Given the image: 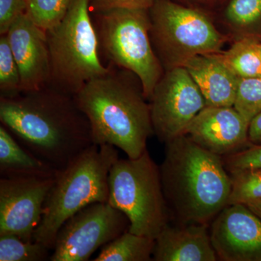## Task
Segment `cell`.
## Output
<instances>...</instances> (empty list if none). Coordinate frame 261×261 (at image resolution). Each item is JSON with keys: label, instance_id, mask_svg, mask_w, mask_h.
<instances>
[{"label": "cell", "instance_id": "obj_1", "mask_svg": "<svg viewBox=\"0 0 261 261\" xmlns=\"http://www.w3.org/2000/svg\"><path fill=\"white\" fill-rule=\"evenodd\" d=\"M0 121L23 147L58 171L94 145L88 118L74 96L51 86L0 97Z\"/></svg>", "mask_w": 261, "mask_h": 261}, {"label": "cell", "instance_id": "obj_2", "mask_svg": "<svg viewBox=\"0 0 261 261\" xmlns=\"http://www.w3.org/2000/svg\"><path fill=\"white\" fill-rule=\"evenodd\" d=\"M160 167L170 215L177 224L210 225L228 205L231 179L223 158L187 135L165 143Z\"/></svg>", "mask_w": 261, "mask_h": 261}, {"label": "cell", "instance_id": "obj_3", "mask_svg": "<svg viewBox=\"0 0 261 261\" xmlns=\"http://www.w3.org/2000/svg\"><path fill=\"white\" fill-rule=\"evenodd\" d=\"M111 69L89 81L74 96L75 102L88 118L94 145H112L130 159L147 149L154 134L150 105L141 83L132 80V72Z\"/></svg>", "mask_w": 261, "mask_h": 261}, {"label": "cell", "instance_id": "obj_4", "mask_svg": "<svg viewBox=\"0 0 261 261\" xmlns=\"http://www.w3.org/2000/svg\"><path fill=\"white\" fill-rule=\"evenodd\" d=\"M116 147L93 145L57 173L34 241L53 250L57 233L73 215L94 202H108V177L119 159Z\"/></svg>", "mask_w": 261, "mask_h": 261}, {"label": "cell", "instance_id": "obj_5", "mask_svg": "<svg viewBox=\"0 0 261 261\" xmlns=\"http://www.w3.org/2000/svg\"><path fill=\"white\" fill-rule=\"evenodd\" d=\"M90 10V0H73L61 23L47 32L51 62L49 86L72 96L111 69L99 58V37Z\"/></svg>", "mask_w": 261, "mask_h": 261}, {"label": "cell", "instance_id": "obj_6", "mask_svg": "<svg viewBox=\"0 0 261 261\" xmlns=\"http://www.w3.org/2000/svg\"><path fill=\"white\" fill-rule=\"evenodd\" d=\"M108 187V202L126 215L130 232L155 240L169 223L160 167L147 149L137 159L117 160Z\"/></svg>", "mask_w": 261, "mask_h": 261}, {"label": "cell", "instance_id": "obj_7", "mask_svg": "<svg viewBox=\"0 0 261 261\" xmlns=\"http://www.w3.org/2000/svg\"><path fill=\"white\" fill-rule=\"evenodd\" d=\"M150 35L166 70L197 56L221 53L226 37L199 8L174 0H156L149 10Z\"/></svg>", "mask_w": 261, "mask_h": 261}, {"label": "cell", "instance_id": "obj_8", "mask_svg": "<svg viewBox=\"0 0 261 261\" xmlns=\"http://www.w3.org/2000/svg\"><path fill=\"white\" fill-rule=\"evenodd\" d=\"M97 14L105 54L113 64L139 79L149 100L164 72L152 47L149 10L114 9Z\"/></svg>", "mask_w": 261, "mask_h": 261}, {"label": "cell", "instance_id": "obj_9", "mask_svg": "<svg viewBox=\"0 0 261 261\" xmlns=\"http://www.w3.org/2000/svg\"><path fill=\"white\" fill-rule=\"evenodd\" d=\"M129 225L126 215L108 202L91 204L60 228L49 260H88L99 247L128 231Z\"/></svg>", "mask_w": 261, "mask_h": 261}, {"label": "cell", "instance_id": "obj_10", "mask_svg": "<svg viewBox=\"0 0 261 261\" xmlns=\"http://www.w3.org/2000/svg\"><path fill=\"white\" fill-rule=\"evenodd\" d=\"M149 101L154 134L164 144L183 135L206 107L202 92L183 66L164 72Z\"/></svg>", "mask_w": 261, "mask_h": 261}, {"label": "cell", "instance_id": "obj_11", "mask_svg": "<svg viewBox=\"0 0 261 261\" xmlns=\"http://www.w3.org/2000/svg\"><path fill=\"white\" fill-rule=\"evenodd\" d=\"M56 176L0 178V235L34 240L48 194Z\"/></svg>", "mask_w": 261, "mask_h": 261}, {"label": "cell", "instance_id": "obj_12", "mask_svg": "<svg viewBox=\"0 0 261 261\" xmlns=\"http://www.w3.org/2000/svg\"><path fill=\"white\" fill-rule=\"evenodd\" d=\"M210 235L219 260L261 261V219L247 205H226L211 223Z\"/></svg>", "mask_w": 261, "mask_h": 261}, {"label": "cell", "instance_id": "obj_13", "mask_svg": "<svg viewBox=\"0 0 261 261\" xmlns=\"http://www.w3.org/2000/svg\"><path fill=\"white\" fill-rule=\"evenodd\" d=\"M249 124L234 107L206 106L183 135L202 148L224 157L252 145L249 140Z\"/></svg>", "mask_w": 261, "mask_h": 261}, {"label": "cell", "instance_id": "obj_14", "mask_svg": "<svg viewBox=\"0 0 261 261\" xmlns=\"http://www.w3.org/2000/svg\"><path fill=\"white\" fill-rule=\"evenodd\" d=\"M6 34L20 72L21 93L49 86L51 62L47 32L24 13Z\"/></svg>", "mask_w": 261, "mask_h": 261}, {"label": "cell", "instance_id": "obj_15", "mask_svg": "<svg viewBox=\"0 0 261 261\" xmlns=\"http://www.w3.org/2000/svg\"><path fill=\"white\" fill-rule=\"evenodd\" d=\"M154 261H216L210 225L168 223L154 240Z\"/></svg>", "mask_w": 261, "mask_h": 261}, {"label": "cell", "instance_id": "obj_16", "mask_svg": "<svg viewBox=\"0 0 261 261\" xmlns=\"http://www.w3.org/2000/svg\"><path fill=\"white\" fill-rule=\"evenodd\" d=\"M182 66L200 89L206 106L233 107L240 78L226 65L220 53L194 57Z\"/></svg>", "mask_w": 261, "mask_h": 261}, {"label": "cell", "instance_id": "obj_17", "mask_svg": "<svg viewBox=\"0 0 261 261\" xmlns=\"http://www.w3.org/2000/svg\"><path fill=\"white\" fill-rule=\"evenodd\" d=\"M58 171L23 147L4 126H0L1 177H53Z\"/></svg>", "mask_w": 261, "mask_h": 261}, {"label": "cell", "instance_id": "obj_18", "mask_svg": "<svg viewBox=\"0 0 261 261\" xmlns=\"http://www.w3.org/2000/svg\"><path fill=\"white\" fill-rule=\"evenodd\" d=\"M154 239L126 231L102 247L95 261L152 260Z\"/></svg>", "mask_w": 261, "mask_h": 261}, {"label": "cell", "instance_id": "obj_19", "mask_svg": "<svg viewBox=\"0 0 261 261\" xmlns=\"http://www.w3.org/2000/svg\"><path fill=\"white\" fill-rule=\"evenodd\" d=\"M260 43L255 38L243 37L233 43L228 50L221 51L220 55L239 78L261 75Z\"/></svg>", "mask_w": 261, "mask_h": 261}, {"label": "cell", "instance_id": "obj_20", "mask_svg": "<svg viewBox=\"0 0 261 261\" xmlns=\"http://www.w3.org/2000/svg\"><path fill=\"white\" fill-rule=\"evenodd\" d=\"M50 249L39 242L27 241L14 234L0 235V261L49 260Z\"/></svg>", "mask_w": 261, "mask_h": 261}, {"label": "cell", "instance_id": "obj_21", "mask_svg": "<svg viewBox=\"0 0 261 261\" xmlns=\"http://www.w3.org/2000/svg\"><path fill=\"white\" fill-rule=\"evenodd\" d=\"M73 0H29L25 14L39 28L50 30L65 18Z\"/></svg>", "mask_w": 261, "mask_h": 261}, {"label": "cell", "instance_id": "obj_22", "mask_svg": "<svg viewBox=\"0 0 261 261\" xmlns=\"http://www.w3.org/2000/svg\"><path fill=\"white\" fill-rule=\"evenodd\" d=\"M229 174L231 189L228 205H247L261 199V168L241 170Z\"/></svg>", "mask_w": 261, "mask_h": 261}, {"label": "cell", "instance_id": "obj_23", "mask_svg": "<svg viewBox=\"0 0 261 261\" xmlns=\"http://www.w3.org/2000/svg\"><path fill=\"white\" fill-rule=\"evenodd\" d=\"M0 92L5 98L21 93L20 72L7 34L0 37Z\"/></svg>", "mask_w": 261, "mask_h": 261}, {"label": "cell", "instance_id": "obj_24", "mask_svg": "<svg viewBox=\"0 0 261 261\" xmlns=\"http://www.w3.org/2000/svg\"><path fill=\"white\" fill-rule=\"evenodd\" d=\"M233 107L249 123L261 112V75L240 79Z\"/></svg>", "mask_w": 261, "mask_h": 261}, {"label": "cell", "instance_id": "obj_25", "mask_svg": "<svg viewBox=\"0 0 261 261\" xmlns=\"http://www.w3.org/2000/svg\"><path fill=\"white\" fill-rule=\"evenodd\" d=\"M224 15L234 28H248L261 20V0H229Z\"/></svg>", "mask_w": 261, "mask_h": 261}, {"label": "cell", "instance_id": "obj_26", "mask_svg": "<svg viewBox=\"0 0 261 261\" xmlns=\"http://www.w3.org/2000/svg\"><path fill=\"white\" fill-rule=\"evenodd\" d=\"M222 158L228 173L249 168H260L261 145H251L246 149Z\"/></svg>", "mask_w": 261, "mask_h": 261}, {"label": "cell", "instance_id": "obj_27", "mask_svg": "<svg viewBox=\"0 0 261 261\" xmlns=\"http://www.w3.org/2000/svg\"><path fill=\"white\" fill-rule=\"evenodd\" d=\"M27 3L25 0H0V34H6L20 16L25 13Z\"/></svg>", "mask_w": 261, "mask_h": 261}, {"label": "cell", "instance_id": "obj_28", "mask_svg": "<svg viewBox=\"0 0 261 261\" xmlns=\"http://www.w3.org/2000/svg\"><path fill=\"white\" fill-rule=\"evenodd\" d=\"M156 0H90L96 13L114 9L149 10Z\"/></svg>", "mask_w": 261, "mask_h": 261}, {"label": "cell", "instance_id": "obj_29", "mask_svg": "<svg viewBox=\"0 0 261 261\" xmlns=\"http://www.w3.org/2000/svg\"><path fill=\"white\" fill-rule=\"evenodd\" d=\"M248 137L252 145H261V112L250 122Z\"/></svg>", "mask_w": 261, "mask_h": 261}, {"label": "cell", "instance_id": "obj_30", "mask_svg": "<svg viewBox=\"0 0 261 261\" xmlns=\"http://www.w3.org/2000/svg\"><path fill=\"white\" fill-rule=\"evenodd\" d=\"M174 1L181 3L183 5H188V6L198 8V7L202 6V5L209 4L213 0H174Z\"/></svg>", "mask_w": 261, "mask_h": 261}, {"label": "cell", "instance_id": "obj_31", "mask_svg": "<svg viewBox=\"0 0 261 261\" xmlns=\"http://www.w3.org/2000/svg\"><path fill=\"white\" fill-rule=\"evenodd\" d=\"M247 207L261 219V199L247 204Z\"/></svg>", "mask_w": 261, "mask_h": 261}, {"label": "cell", "instance_id": "obj_32", "mask_svg": "<svg viewBox=\"0 0 261 261\" xmlns=\"http://www.w3.org/2000/svg\"><path fill=\"white\" fill-rule=\"evenodd\" d=\"M260 58H261V42L260 43Z\"/></svg>", "mask_w": 261, "mask_h": 261}, {"label": "cell", "instance_id": "obj_33", "mask_svg": "<svg viewBox=\"0 0 261 261\" xmlns=\"http://www.w3.org/2000/svg\"><path fill=\"white\" fill-rule=\"evenodd\" d=\"M25 1H27V3H28V2L29 1V0H25Z\"/></svg>", "mask_w": 261, "mask_h": 261}]
</instances>
